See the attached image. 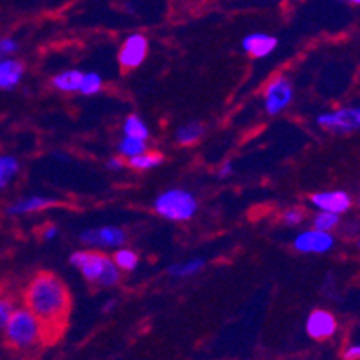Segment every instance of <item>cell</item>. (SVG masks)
Masks as SVG:
<instances>
[{"mask_svg":"<svg viewBox=\"0 0 360 360\" xmlns=\"http://www.w3.org/2000/svg\"><path fill=\"white\" fill-rule=\"evenodd\" d=\"M24 301L44 326L45 344L56 342L65 332L70 314V292L65 283L56 274L40 272L29 281Z\"/></svg>","mask_w":360,"mask_h":360,"instance_id":"cell-1","label":"cell"},{"mask_svg":"<svg viewBox=\"0 0 360 360\" xmlns=\"http://www.w3.org/2000/svg\"><path fill=\"white\" fill-rule=\"evenodd\" d=\"M69 263L74 269H78L83 278L96 287L112 288L117 287L121 281V270L117 269L114 259L98 250H76L70 254Z\"/></svg>","mask_w":360,"mask_h":360,"instance_id":"cell-2","label":"cell"},{"mask_svg":"<svg viewBox=\"0 0 360 360\" xmlns=\"http://www.w3.org/2000/svg\"><path fill=\"white\" fill-rule=\"evenodd\" d=\"M2 332H4L6 344L15 352H31L40 344H45L44 326L27 307L13 311L11 319L8 321Z\"/></svg>","mask_w":360,"mask_h":360,"instance_id":"cell-3","label":"cell"},{"mask_svg":"<svg viewBox=\"0 0 360 360\" xmlns=\"http://www.w3.org/2000/svg\"><path fill=\"white\" fill-rule=\"evenodd\" d=\"M153 211L169 221H189L198 211V200L191 191L172 188L157 195Z\"/></svg>","mask_w":360,"mask_h":360,"instance_id":"cell-4","label":"cell"},{"mask_svg":"<svg viewBox=\"0 0 360 360\" xmlns=\"http://www.w3.org/2000/svg\"><path fill=\"white\" fill-rule=\"evenodd\" d=\"M294 99V85L287 76H276L269 82L263 92V108L269 115H279L290 107Z\"/></svg>","mask_w":360,"mask_h":360,"instance_id":"cell-5","label":"cell"},{"mask_svg":"<svg viewBox=\"0 0 360 360\" xmlns=\"http://www.w3.org/2000/svg\"><path fill=\"white\" fill-rule=\"evenodd\" d=\"M127 231L115 225H101V227H86L79 233V242L98 249H119L127 243Z\"/></svg>","mask_w":360,"mask_h":360,"instance_id":"cell-6","label":"cell"},{"mask_svg":"<svg viewBox=\"0 0 360 360\" xmlns=\"http://www.w3.org/2000/svg\"><path fill=\"white\" fill-rule=\"evenodd\" d=\"M317 124L333 134H352L360 130V107H344L317 115Z\"/></svg>","mask_w":360,"mask_h":360,"instance_id":"cell-7","label":"cell"},{"mask_svg":"<svg viewBox=\"0 0 360 360\" xmlns=\"http://www.w3.org/2000/svg\"><path fill=\"white\" fill-rule=\"evenodd\" d=\"M150 51V41L143 33H131L124 38V41L119 47L117 62L121 69L134 70L139 69L144 63Z\"/></svg>","mask_w":360,"mask_h":360,"instance_id":"cell-8","label":"cell"},{"mask_svg":"<svg viewBox=\"0 0 360 360\" xmlns=\"http://www.w3.org/2000/svg\"><path fill=\"white\" fill-rule=\"evenodd\" d=\"M292 247L299 254H326L335 247V236L319 229H307L299 233L292 242Z\"/></svg>","mask_w":360,"mask_h":360,"instance_id":"cell-9","label":"cell"},{"mask_svg":"<svg viewBox=\"0 0 360 360\" xmlns=\"http://www.w3.org/2000/svg\"><path fill=\"white\" fill-rule=\"evenodd\" d=\"M304 330H307L308 337L314 340H328L332 339L339 330V321L332 311L323 310V308H315L310 311L304 323Z\"/></svg>","mask_w":360,"mask_h":360,"instance_id":"cell-10","label":"cell"},{"mask_svg":"<svg viewBox=\"0 0 360 360\" xmlns=\"http://www.w3.org/2000/svg\"><path fill=\"white\" fill-rule=\"evenodd\" d=\"M310 204L314 205L317 211L344 214L352 209L353 198L349 197V193L342 191V189H328V191L314 193L310 198Z\"/></svg>","mask_w":360,"mask_h":360,"instance_id":"cell-11","label":"cell"},{"mask_svg":"<svg viewBox=\"0 0 360 360\" xmlns=\"http://www.w3.org/2000/svg\"><path fill=\"white\" fill-rule=\"evenodd\" d=\"M278 47V38L266 33H249L242 40L243 53L249 54L250 58H262L270 56Z\"/></svg>","mask_w":360,"mask_h":360,"instance_id":"cell-12","label":"cell"},{"mask_svg":"<svg viewBox=\"0 0 360 360\" xmlns=\"http://www.w3.org/2000/svg\"><path fill=\"white\" fill-rule=\"evenodd\" d=\"M56 204L54 198L44 197V195H31V197L20 198V200L13 202L6 207V213L9 217H25V214H34L45 211V209L53 207Z\"/></svg>","mask_w":360,"mask_h":360,"instance_id":"cell-13","label":"cell"},{"mask_svg":"<svg viewBox=\"0 0 360 360\" xmlns=\"http://www.w3.org/2000/svg\"><path fill=\"white\" fill-rule=\"evenodd\" d=\"M24 78V63L15 58L0 60V90L17 89Z\"/></svg>","mask_w":360,"mask_h":360,"instance_id":"cell-14","label":"cell"},{"mask_svg":"<svg viewBox=\"0 0 360 360\" xmlns=\"http://www.w3.org/2000/svg\"><path fill=\"white\" fill-rule=\"evenodd\" d=\"M83 72L78 69H69L63 72L56 74L51 83L58 92H65V94H72V92H79V85H82Z\"/></svg>","mask_w":360,"mask_h":360,"instance_id":"cell-15","label":"cell"},{"mask_svg":"<svg viewBox=\"0 0 360 360\" xmlns=\"http://www.w3.org/2000/svg\"><path fill=\"white\" fill-rule=\"evenodd\" d=\"M204 134H205L204 124L198 123V121H189V123L176 128L175 141L176 144H180V146H191V144L198 143V141L204 137Z\"/></svg>","mask_w":360,"mask_h":360,"instance_id":"cell-16","label":"cell"},{"mask_svg":"<svg viewBox=\"0 0 360 360\" xmlns=\"http://www.w3.org/2000/svg\"><path fill=\"white\" fill-rule=\"evenodd\" d=\"M164 164V155L160 152H143L139 155L130 157L128 159V166L131 169H137V172H150V169H155Z\"/></svg>","mask_w":360,"mask_h":360,"instance_id":"cell-17","label":"cell"},{"mask_svg":"<svg viewBox=\"0 0 360 360\" xmlns=\"http://www.w3.org/2000/svg\"><path fill=\"white\" fill-rule=\"evenodd\" d=\"M123 135H127V137H135V139L148 141L150 139V135H152V131H150L146 121H144L141 115L130 114L127 115L123 121Z\"/></svg>","mask_w":360,"mask_h":360,"instance_id":"cell-18","label":"cell"},{"mask_svg":"<svg viewBox=\"0 0 360 360\" xmlns=\"http://www.w3.org/2000/svg\"><path fill=\"white\" fill-rule=\"evenodd\" d=\"M204 266H205L204 258H191V259H186V262L182 263H173V265L168 269V274L176 279H186L198 274V272H202Z\"/></svg>","mask_w":360,"mask_h":360,"instance_id":"cell-19","label":"cell"},{"mask_svg":"<svg viewBox=\"0 0 360 360\" xmlns=\"http://www.w3.org/2000/svg\"><path fill=\"white\" fill-rule=\"evenodd\" d=\"M20 173V160L15 155H0V189H6Z\"/></svg>","mask_w":360,"mask_h":360,"instance_id":"cell-20","label":"cell"},{"mask_svg":"<svg viewBox=\"0 0 360 360\" xmlns=\"http://www.w3.org/2000/svg\"><path fill=\"white\" fill-rule=\"evenodd\" d=\"M112 259H114V263L117 265V269L121 270V272H134V270L139 266V254L124 245L115 249Z\"/></svg>","mask_w":360,"mask_h":360,"instance_id":"cell-21","label":"cell"},{"mask_svg":"<svg viewBox=\"0 0 360 360\" xmlns=\"http://www.w3.org/2000/svg\"><path fill=\"white\" fill-rule=\"evenodd\" d=\"M146 141L135 139V137H127V135L117 143V153L121 157H127V159L139 155V153L146 152Z\"/></svg>","mask_w":360,"mask_h":360,"instance_id":"cell-22","label":"cell"},{"mask_svg":"<svg viewBox=\"0 0 360 360\" xmlns=\"http://www.w3.org/2000/svg\"><path fill=\"white\" fill-rule=\"evenodd\" d=\"M311 225L314 229L326 231V233H332L340 225V214L328 213V211H317L311 218Z\"/></svg>","mask_w":360,"mask_h":360,"instance_id":"cell-23","label":"cell"},{"mask_svg":"<svg viewBox=\"0 0 360 360\" xmlns=\"http://www.w3.org/2000/svg\"><path fill=\"white\" fill-rule=\"evenodd\" d=\"M103 89V78L98 72H83L82 85H79V94L96 96Z\"/></svg>","mask_w":360,"mask_h":360,"instance_id":"cell-24","label":"cell"},{"mask_svg":"<svg viewBox=\"0 0 360 360\" xmlns=\"http://www.w3.org/2000/svg\"><path fill=\"white\" fill-rule=\"evenodd\" d=\"M15 310H17V307H15L13 299L0 297V330H4V326L11 319V315Z\"/></svg>","mask_w":360,"mask_h":360,"instance_id":"cell-25","label":"cell"},{"mask_svg":"<svg viewBox=\"0 0 360 360\" xmlns=\"http://www.w3.org/2000/svg\"><path fill=\"white\" fill-rule=\"evenodd\" d=\"M304 220H307V213H304L303 207H290L283 213V221L287 225H290V227L301 225Z\"/></svg>","mask_w":360,"mask_h":360,"instance_id":"cell-26","label":"cell"},{"mask_svg":"<svg viewBox=\"0 0 360 360\" xmlns=\"http://www.w3.org/2000/svg\"><path fill=\"white\" fill-rule=\"evenodd\" d=\"M18 51V41L11 37L0 38V60L11 58Z\"/></svg>","mask_w":360,"mask_h":360,"instance_id":"cell-27","label":"cell"},{"mask_svg":"<svg viewBox=\"0 0 360 360\" xmlns=\"http://www.w3.org/2000/svg\"><path fill=\"white\" fill-rule=\"evenodd\" d=\"M344 360H360V344H349L342 352Z\"/></svg>","mask_w":360,"mask_h":360,"instance_id":"cell-28","label":"cell"},{"mask_svg":"<svg viewBox=\"0 0 360 360\" xmlns=\"http://www.w3.org/2000/svg\"><path fill=\"white\" fill-rule=\"evenodd\" d=\"M58 234H60V229H58V225L49 224L44 229V233H41V238H44L45 242H53V240H56V238H58Z\"/></svg>","mask_w":360,"mask_h":360,"instance_id":"cell-29","label":"cell"},{"mask_svg":"<svg viewBox=\"0 0 360 360\" xmlns=\"http://www.w3.org/2000/svg\"><path fill=\"white\" fill-rule=\"evenodd\" d=\"M107 168L112 169V172H121L124 168L123 157H112V159L107 160Z\"/></svg>","mask_w":360,"mask_h":360,"instance_id":"cell-30","label":"cell"},{"mask_svg":"<svg viewBox=\"0 0 360 360\" xmlns=\"http://www.w3.org/2000/svg\"><path fill=\"white\" fill-rule=\"evenodd\" d=\"M233 173H234L233 162L221 164L220 169H218V176H220V179H227V176H231V175H233Z\"/></svg>","mask_w":360,"mask_h":360,"instance_id":"cell-31","label":"cell"},{"mask_svg":"<svg viewBox=\"0 0 360 360\" xmlns=\"http://www.w3.org/2000/svg\"><path fill=\"white\" fill-rule=\"evenodd\" d=\"M115 307V299H108L107 303L103 304V310L105 311H112V308Z\"/></svg>","mask_w":360,"mask_h":360,"instance_id":"cell-32","label":"cell"},{"mask_svg":"<svg viewBox=\"0 0 360 360\" xmlns=\"http://www.w3.org/2000/svg\"><path fill=\"white\" fill-rule=\"evenodd\" d=\"M340 2H348V4H355V6H360V0H340Z\"/></svg>","mask_w":360,"mask_h":360,"instance_id":"cell-33","label":"cell"},{"mask_svg":"<svg viewBox=\"0 0 360 360\" xmlns=\"http://www.w3.org/2000/svg\"><path fill=\"white\" fill-rule=\"evenodd\" d=\"M359 249H360V242H359Z\"/></svg>","mask_w":360,"mask_h":360,"instance_id":"cell-34","label":"cell"}]
</instances>
